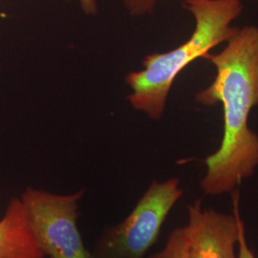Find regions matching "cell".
Instances as JSON below:
<instances>
[{"label": "cell", "instance_id": "6da1fadb", "mask_svg": "<svg viewBox=\"0 0 258 258\" xmlns=\"http://www.w3.org/2000/svg\"><path fill=\"white\" fill-rule=\"evenodd\" d=\"M218 54L203 58L216 68L212 84L195 96L196 102L224 111L221 146L205 160L201 186L209 195L234 191L258 166V135L249 128L251 109L258 105V26L239 28Z\"/></svg>", "mask_w": 258, "mask_h": 258}, {"label": "cell", "instance_id": "7a4b0ae2", "mask_svg": "<svg viewBox=\"0 0 258 258\" xmlns=\"http://www.w3.org/2000/svg\"><path fill=\"white\" fill-rule=\"evenodd\" d=\"M182 6L195 21L191 37L171 51L147 55L144 69L125 77L131 89L130 104L152 120H160L164 114L176 77L190 62L237 34L239 28L231 23L244 8L241 0H184Z\"/></svg>", "mask_w": 258, "mask_h": 258}, {"label": "cell", "instance_id": "3957f363", "mask_svg": "<svg viewBox=\"0 0 258 258\" xmlns=\"http://www.w3.org/2000/svg\"><path fill=\"white\" fill-rule=\"evenodd\" d=\"M179 179L153 181L128 216L105 226L94 245L96 258H144L156 243L164 222L182 197Z\"/></svg>", "mask_w": 258, "mask_h": 258}, {"label": "cell", "instance_id": "277c9868", "mask_svg": "<svg viewBox=\"0 0 258 258\" xmlns=\"http://www.w3.org/2000/svg\"><path fill=\"white\" fill-rule=\"evenodd\" d=\"M83 194L84 189L61 195L27 187L21 194L30 228L45 256L96 258L85 248L77 225Z\"/></svg>", "mask_w": 258, "mask_h": 258}, {"label": "cell", "instance_id": "5b68a950", "mask_svg": "<svg viewBox=\"0 0 258 258\" xmlns=\"http://www.w3.org/2000/svg\"><path fill=\"white\" fill-rule=\"evenodd\" d=\"M188 258H236L238 242L236 213L228 215L203 210L201 202L188 205Z\"/></svg>", "mask_w": 258, "mask_h": 258}, {"label": "cell", "instance_id": "8992f818", "mask_svg": "<svg viewBox=\"0 0 258 258\" xmlns=\"http://www.w3.org/2000/svg\"><path fill=\"white\" fill-rule=\"evenodd\" d=\"M30 228L20 198L14 197L0 219V258H45Z\"/></svg>", "mask_w": 258, "mask_h": 258}, {"label": "cell", "instance_id": "52a82bcc", "mask_svg": "<svg viewBox=\"0 0 258 258\" xmlns=\"http://www.w3.org/2000/svg\"><path fill=\"white\" fill-rule=\"evenodd\" d=\"M148 258H188V231L179 227L170 232L166 246Z\"/></svg>", "mask_w": 258, "mask_h": 258}, {"label": "cell", "instance_id": "ba28073f", "mask_svg": "<svg viewBox=\"0 0 258 258\" xmlns=\"http://www.w3.org/2000/svg\"><path fill=\"white\" fill-rule=\"evenodd\" d=\"M238 192L233 191V196H232V201H233V211L236 213L237 216V221H238V256L237 258H256L253 254L252 250L249 249L247 240H246V235H245V227L244 223L242 221L239 214V207H238Z\"/></svg>", "mask_w": 258, "mask_h": 258}, {"label": "cell", "instance_id": "9c48e42d", "mask_svg": "<svg viewBox=\"0 0 258 258\" xmlns=\"http://www.w3.org/2000/svg\"><path fill=\"white\" fill-rule=\"evenodd\" d=\"M160 0H123L124 7L131 16L141 17L151 14Z\"/></svg>", "mask_w": 258, "mask_h": 258}, {"label": "cell", "instance_id": "30bf717a", "mask_svg": "<svg viewBox=\"0 0 258 258\" xmlns=\"http://www.w3.org/2000/svg\"><path fill=\"white\" fill-rule=\"evenodd\" d=\"M71 1V0H66ZM80 2V5L83 10L84 13L89 15H95L98 11V4L97 0H78Z\"/></svg>", "mask_w": 258, "mask_h": 258}]
</instances>
